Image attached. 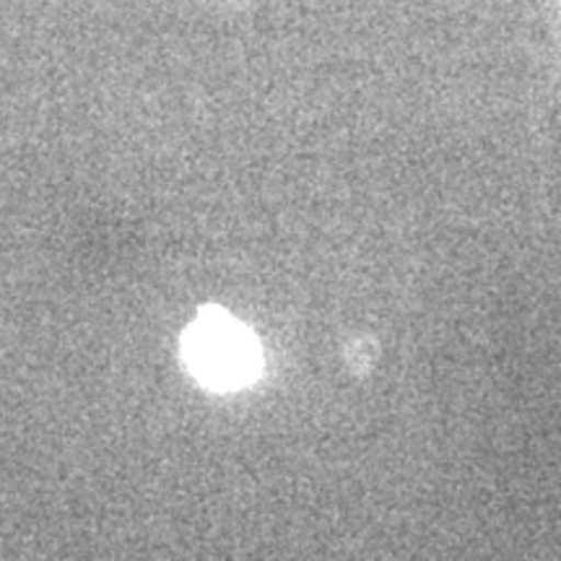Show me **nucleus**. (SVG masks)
<instances>
[{
    "label": "nucleus",
    "instance_id": "nucleus-1",
    "mask_svg": "<svg viewBox=\"0 0 561 561\" xmlns=\"http://www.w3.org/2000/svg\"><path fill=\"white\" fill-rule=\"evenodd\" d=\"M187 369L210 390H240L261 371V346L248 325L224 310H203L182 339Z\"/></svg>",
    "mask_w": 561,
    "mask_h": 561
}]
</instances>
